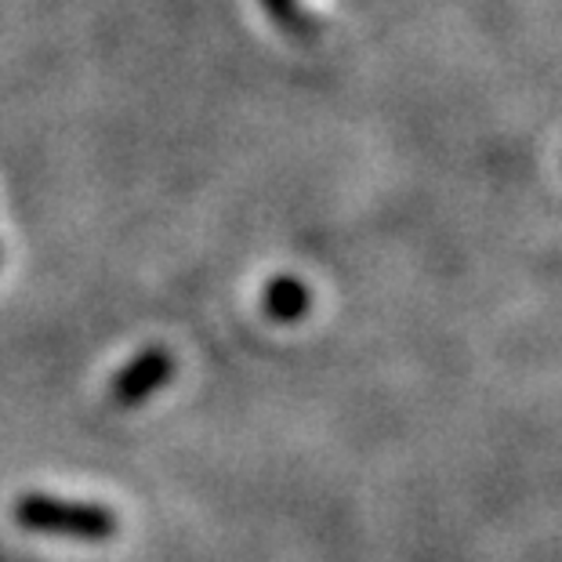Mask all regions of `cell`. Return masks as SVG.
I'll return each instance as SVG.
<instances>
[{"instance_id":"1","label":"cell","mask_w":562,"mask_h":562,"mask_svg":"<svg viewBox=\"0 0 562 562\" xmlns=\"http://www.w3.org/2000/svg\"><path fill=\"white\" fill-rule=\"evenodd\" d=\"M15 522L33 533H58V537H80V541H105L116 533V512L88 501H63L26 494L15 501Z\"/></svg>"},{"instance_id":"2","label":"cell","mask_w":562,"mask_h":562,"mask_svg":"<svg viewBox=\"0 0 562 562\" xmlns=\"http://www.w3.org/2000/svg\"><path fill=\"white\" fill-rule=\"evenodd\" d=\"M175 378V356L167 349H146L135 360H127L121 374L113 378L110 396L116 406H142L153 392L171 385Z\"/></svg>"},{"instance_id":"3","label":"cell","mask_w":562,"mask_h":562,"mask_svg":"<svg viewBox=\"0 0 562 562\" xmlns=\"http://www.w3.org/2000/svg\"><path fill=\"white\" fill-rule=\"evenodd\" d=\"M261 308L272 323H297L313 308V291L297 277H272L261 294Z\"/></svg>"},{"instance_id":"4","label":"cell","mask_w":562,"mask_h":562,"mask_svg":"<svg viewBox=\"0 0 562 562\" xmlns=\"http://www.w3.org/2000/svg\"><path fill=\"white\" fill-rule=\"evenodd\" d=\"M261 8L269 11V19L277 22L283 33L291 37H316V22L297 8V0H258Z\"/></svg>"}]
</instances>
